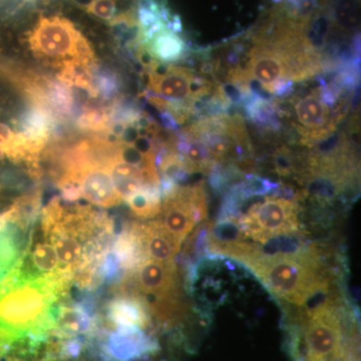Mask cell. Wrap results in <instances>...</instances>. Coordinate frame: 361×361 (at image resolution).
<instances>
[{
  "label": "cell",
  "mask_w": 361,
  "mask_h": 361,
  "mask_svg": "<svg viewBox=\"0 0 361 361\" xmlns=\"http://www.w3.org/2000/svg\"><path fill=\"white\" fill-rule=\"evenodd\" d=\"M298 215V203L294 199L273 195L253 204L236 224L243 237L267 244L296 234L300 228Z\"/></svg>",
  "instance_id": "5"
},
{
  "label": "cell",
  "mask_w": 361,
  "mask_h": 361,
  "mask_svg": "<svg viewBox=\"0 0 361 361\" xmlns=\"http://www.w3.org/2000/svg\"><path fill=\"white\" fill-rule=\"evenodd\" d=\"M18 145V135L14 134L11 128L0 123V146L4 149L7 156L11 157Z\"/></svg>",
  "instance_id": "23"
},
{
  "label": "cell",
  "mask_w": 361,
  "mask_h": 361,
  "mask_svg": "<svg viewBox=\"0 0 361 361\" xmlns=\"http://www.w3.org/2000/svg\"><path fill=\"white\" fill-rule=\"evenodd\" d=\"M111 178L116 193L123 201L127 200L142 186L141 169L125 161L114 159L109 164Z\"/></svg>",
  "instance_id": "16"
},
{
  "label": "cell",
  "mask_w": 361,
  "mask_h": 361,
  "mask_svg": "<svg viewBox=\"0 0 361 361\" xmlns=\"http://www.w3.org/2000/svg\"><path fill=\"white\" fill-rule=\"evenodd\" d=\"M82 198L102 208L120 205L123 200L116 193L109 166H87L78 175Z\"/></svg>",
  "instance_id": "11"
},
{
  "label": "cell",
  "mask_w": 361,
  "mask_h": 361,
  "mask_svg": "<svg viewBox=\"0 0 361 361\" xmlns=\"http://www.w3.org/2000/svg\"><path fill=\"white\" fill-rule=\"evenodd\" d=\"M92 75L97 97H102L104 101L114 99L118 92V82L115 75L111 71H99L96 66L92 71Z\"/></svg>",
  "instance_id": "20"
},
{
  "label": "cell",
  "mask_w": 361,
  "mask_h": 361,
  "mask_svg": "<svg viewBox=\"0 0 361 361\" xmlns=\"http://www.w3.org/2000/svg\"><path fill=\"white\" fill-rule=\"evenodd\" d=\"M111 121V109L87 106L78 118V126L82 130L104 134L109 129Z\"/></svg>",
  "instance_id": "19"
},
{
  "label": "cell",
  "mask_w": 361,
  "mask_h": 361,
  "mask_svg": "<svg viewBox=\"0 0 361 361\" xmlns=\"http://www.w3.org/2000/svg\"><path fill=\"white\" fill-rule=\"evenodd\" d=\"M132 226L146 259L161 262L174 261L179 254L180 244L165 231L160 221Z\"/></svg>",
  "instance_id": "12"
},
{
  "label": "cell",
  "mask_w": 361,
  "mask_h": 361,
  "mask_svg": "<svg viewBox=\"0 0 361 361\" xmlns=\"http://www.w3.org/2000/svg\"><path fill=\"white\" fill-rule=\"evenodd\" d=\"M27 42L37 58L56 68L73 61H96L89 40L63 16H42L28 33Z\"/></svg>",
  "instance_id": "3"
},
{
  "label": "cell",
  "mask_w": 361,
  "mask_h": 361,
  "mask_svg": "<svg viewBox=\"0 0 361 361\" xmlns=\"http://www.w3.org/2000/svg\"><path fill=\"white\" fill-rule=\"evenodd\" d=\"M85 11L111 23L116 18L118 2L116 0H94Z\"/></svg>",
  "instance_id": "21"
},
{
  "label": "cell",
  "mask_w": 361,
  "mask_h": 361,
  "mask_svg": "<svg viewBox=\"0 0 361 361\" xmlns=\"http://www.w3.org/2000/svg\"><path fill=\"white\" fill-rule=\"evenodd\" d=\"M249 56L245 68L249 80H257L268 92L280 80H290L283 51L264 37L255 35Z\"/></svg>",
  "instance_id": "8"
},
{
  "label": "cell",
  "mask_w": 361,
  "mask_h": 361,
  "mask_svg": "<svg viewBox=\"0 0 361 361\" xmlns=\"http://www.w3.org/2000/svg\"><path fill=\"white\" fill-rule=\"evenodd\" d=\"M161 218L165 231L182 245L199 222L206 219L208 201L203 184L182 187L177 185L161 197Z\"/></svg>",
  "instance_id": "6"
},
{
  "label": "cell",
  "mask_w": 361,
  "mask_h": 361,
  "mask_svg": "<svg viewBox=\"0 0 361 361\" xmlns=\"http://www.w3.org/2000/svg\"><path fill=\"white\" fill-rule=\"evenodd\" d=\"M71 1L75 2V4H77L78 6H80V8L87 11V7H89L90 4H92L94 0H71Z\"/></svg>",
  "instance_id": "24"
},
{
  "label": "cell",
  "mask_w": 361,
  "mask_h": 361,
  "mask_svg": "<svg viewBox=\"0 0 361 361\" xmlns=\"http://www.w3.org/2000/svg\"><path fill=\"white\" fill-rule=\"evenodd\" d=\"M242 106L247 118L261 129L277 132L281 127L274 99L272 102L264 101L250 92L244 97Z\"/></svg>",
  "instance_id": "17"
},
{
  "label": "cell",
  "mask_w": 361,
  "mask_h": 361,
  "mask_svg": "<svg viewBox=\"0 0 361 361\" xmlns=\"http://www.w3.org/2000/svg\"><path fill=\"white\" fill-rule=\"evenodd\" d=\"M157 344L144 330L137 327H116L102 346L108 361H133L147 353H154Z\"/></svg>",
  "instance_id": "10"
},
{
  "label": "cell",
  "mask_w": 361,
  "mask_h": 361,
  "mask_svg": "<svg viewBox=\"0 0 361 361\" xmlns=\"http://www.w3.org/2000/svg\"><path fill=\"white\" fill-rule=\"evenodd\" d=\"M94 327V322L90 308L82 304H73L56 308L54 329L51 332L61 338H78L89 334Z\"/></svg>",
  "instance_id": "14"
},
{
  "label": "cell",
  "mask_w": 361,
  "mask_h": 361,
  "mask_svg": "<svg viewBox=\"0 0 361 361\" xmlns=\"http://www.w3.org/2000/svg\"><path fill=\"white\" fill-rule=\"evenodd\" d=\"M336 299L311 308L304 320L303 361H348V349L344 344L341 313Z\"/></svg>",
  "instance_id": "4"
},
{
  "label": "cell",
  "mask_w": 361,
  "mask_h": 361,
  "mask_svg": "<svg viewBox=\"0 0 361 361\" xmlns=\"http://www.w3.org/2000/svg\"><path fill=\"white\" fill-rule=\"evenodd\" d=\"M71 282L35 276L20 261L0 279V326L23 336L42 337L54 329V304Z\"/></svg>",
  "instance_id": "2"
},
{
  "label": "cell",
  "mask_w": 361,
  "mask_h": 361,
  "mask_svg": "<svg viewBox=\"0 0 361 361\" xmlns=\"http://www.w3.org/2000/svg\"><path fill=\"white\" fill-rule=\"evenodd\" d=\"M217 254L236 259L278 298L303 306L317 294L329 289L322 255L312 246H274L265 252L261 247L238 240L216 246Z\"/></svg>",
  "instance_id": "1"
},
{
  "label": "cell",
  "mask_w": 361,
  "mask_h": 361,
  "mask_svg": "<svg viewBox=\"0 0 361 361\" xmlns=\"http://www.w3.org/2000/svg\"><path fill=\"white\" fill-rule=\"evenodd\" d=\"M4 154H6V152H4V149H2L1 146H0V161H1L2 159H4Z\"/></svg>",
  "instance_id": "25"
},
{
  "label": "cell",
  "mask_w": 361,
  "mask_h": 361,
  "mask_svg": "<svg viewBox=\"0 0 361 361\" xmlns=\"http://www.w3.org/2000/svg\"><path fill=\"white\" fill-rule=\"evenodd\" d=\"M291 102L295 111L296 129L301 135V144L313 147L336 129L338 122L329 106L320 99L317 89Z\"/></svg>",
  "instance_id": "7"
},
{
  "label": "cell",
  "mask_w": 361,
  "mask_h": 361,
  "mask_svg": "<svg viewBox=\"0 0 361 361\" xmlns=\"http://www.w3.org/2000/svg\"><path fill=\"white\" fill-rule=\"evenodd\" d=\"M130 212L141 220L152 219L159 216L161 208L160 187L142 186L127 200Z\"/></svg>",
  "instance_id": "18"
},
{
  "label": "cell",
  "mask_w": 361,
  "mask_h": 361,
  "mask_svg": "<svg viewBox=\"0 0 361 361\" xmlns=\"http://www.w3.org/2000/svg\"><path fill=\"white\" fill-rule=\"evenodd\" d=\"M275 169L280 176H290L293 173V158L287 148L278 149L274 157Z\"/></svg>",
  "instance_id": "22"
},
{
  "label": "cell",
  "mask_w": 361,
  "mask_h": 361,
  "mask_svg": "<svg viewBox=\"0 0 361 361\" xmlns=\"http://www.w3.org/2000/svg\"><path fill=\"white\" fill-rule=\"evenodd\" d=\"M149 90L161 97L191 104L194 101L192 85L196 75L187 68L157 63L147 71Z\"/></svg>",
  "instance_id": "9"
},
{
  "label": "cell",
  "mask_w": 361,
  "mask_h": 361,
  "mask_svg": "<svg viewBox=\"0 0 361 361\" xmlns=\"http://www.w3.org/2000/svg\"><path fill=\"white\" fill-rule=\"evenodd\" d=\"M106 320L116 327H137L144 330L151 322L146 304L137 296L116 297L106 307Z\"/></svg>",
  "instance_id": "13"
},
{
  "label": "cell",
  "mask_w": 361,
  "mask_h": 361,
  "mask_svg": "<svg viewBox=\"0 0 361 361\" xmlns=\"http://www.w3.org/2000/svg\"><path fill=\"white\" fill-rule=\"evenodd\" d=\"M142 44L159 63L173 65L187 56L186 42L169 27Z\"/></svg>",
  "instance_id": "15"
}]
</instances>
